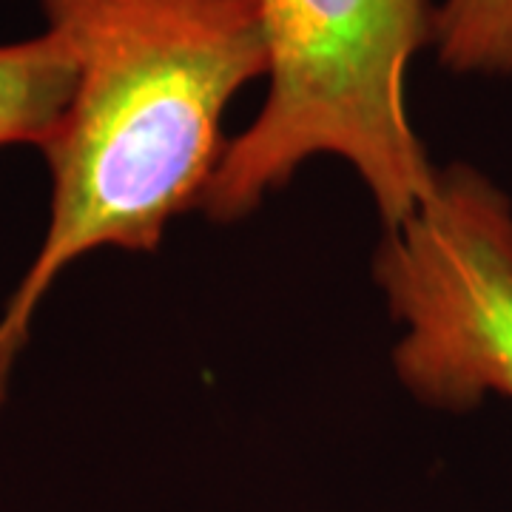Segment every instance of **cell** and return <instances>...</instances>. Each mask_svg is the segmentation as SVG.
Here are the masks:
<instances>
[{
    "label": "cell",
    "mask_w": 512,
    "mask_h": 512,
    "mask_svg": "<svg viewBox=\"0 0 512 512\" xmlns=\"http://www.w3.org/2000/svg\"><path fill=\"white\" fill-rule=\"evenodd\" d=\"M74 63L52 32L0 46V148L43 146L69 106Z\"/></svg>",
    "instance_id": "4"
},
{
    "label": "cell",
    "mask_w": 512,
    "mask_h": 512,
    "mask_svg": "<svg viewBox=\"0 0 512 512\" xmlns=\"http://www.w3.org/2000/svg\"><path fill=\"white\" fill-rule=\"evenodd\" d=\"M66 46L74 89L40 146L52 211L0 313V407L40 302L100 248L151 254L200 208L237 94L268 72L259 0H35Z\"/></svg>",
    "instance_id": "1"
},
{
    "label": "cell",
    "mask_w": 512,
    "mask_h": 512,
    "mask_svg": "<svg viewBox=\"0 0 512 512\" xmlns=\"http://www.w3.org/2000/svg\"><path fill=\"white\" fill-rule=\"evenodd\" d=\"M268 92L228 140L200 208L217 222L256 211L313 157H339L365 183L384 231L433 194L407 111V72L433 49V0H259Z\"/></svg>",
    "instance_id": "2"
},
{
    "label": "cell",
    "mask_w": 512,
    "mask_h": 512,
    "mask_svg": "<svg viewBox=\"0 0 512 512\" xmlns=\"http://www.w3.org/2000/svg\"><path fill=\"white\" fill-rule=\"evenodd\" d=\"M433 52L447 72L512 80V0L436 3Z\"/></svg>",
    "instance_id": "5"
},
{
    "label": "cell",
    "mask_w": 512,
    "mask_h": 512,
    "mask_svg": "<svg viewBox=\"0 0 512 512\" xmlns=\"http://www.w3.org/2000/svg\"><path fill=\"white\" fill-rule=\"evenodd\" d=\"M373 274L404 328L393 365L416 399L450 413L512 402V205L493 180L439 168L419 211L384 231Z\"/></svg>",
    "instance_id": "3"
}]
</instances>
